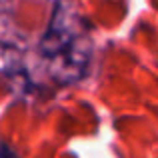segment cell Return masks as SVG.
I'll list each match as a JSON object with an SVG mask.
<instances>
[{
	"instance_id": "6da1fadb",
	"label": "cell",
	"mask_w": 158,
	"mask_h": 158,
	"mask_svg": "<svg viewBox=\"0 0 158 158\" xmlns=\"http://www.w3.org/2000/svg\"><path fill=\"white\" fill-rule=\"evenodd\" d=\"M92 52V26L78 4L74 0H56L46 32L34 50V78L42 74L56 86H72L86 76Z\"/></svg>"
},
{
	"instance_id": "7a4b0ae2",
	"label": "cell",
	"mask_w": 158,
	"mask_h": 158,
	"mask_svg": "<svg viewBox=\"0 0 158 158\" xmlns=\"http://www.w3.org/2000/svg\"><path fill=\"white\" fill-rule=\"evenodd\" d=\"M0 158H18V156H16V152L12 150L8 144L0 142Z\"/></svg>"
}]
</instances>
